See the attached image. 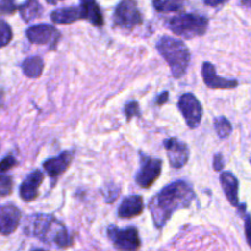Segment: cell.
I'll return each mask as SVG.
<instances>
[{
  "mask_svg": "<svg viewBox=\"0 0 251 251\" xmlns=\"http://www.w3.org/2000/svg\"><path fill=\"white\" fill-rule=\"evenodd\" d=\"M180 1H181V0H180Z\"/></svg>",
  "mask_w": 251,
  "mask_h": 251,
  "instance_id": "cell-36",
  "label": "cell"
},
{
  "mask_svg": "<svg viewBox=\"0 0 251 251\" xmlns=\"http://www.w3.org/2000/svg\"><path fill=\"white\" fill-rule=\"evenodd\" d=\"M113 22L117 27L131 29L142 24V15L135 0H122L115 7Z\"/></svg>",
  "mask_w": 251,
  "mask_h": 251,
  "instance_id": "cell-5",
  "label": "cell"
},
{
  "mask_svg": "<svg viewBox=\"0 0 251 251\" xmlns=\"http://www.w3.org/2000/svg\"><path fill=\"white\" fill-rule=\"evenodd\" d=\"M163 146L166 149L169 163L173 168L179 169L188 163L190 151L185 142L180 141L176 137H171V139L164 140Z\"/></svg>",
  "mask_w": 251,
  "mask_h": 251,
  "instance_id": "cell-10",
  "label": "cell"
},
{
  "mask_svg": "<svg viewBox=\"0 0 251 251\" xmlns=\"http://www.w3.org/2000/svg\"><path fill=\"white\" fill-rule=\"evenodd\" d=\"M203 1H205V4L207 5V6L216 7L220 6V5H223L226 1H228V0H203Z\"/></svg>",
  "mask_w": 251,
  "mask_h": 251,
  "instance_id": "cell-30",
  "label": "cell"
},
{
  "mask_svg": "<svg viewBox=\"0 0 251 251\" xmlns=\"http://www.w3.org/2000/svg\"><path fill=\"white\" fill-rule=\"evenodd\" d=\"M168 96H169V93L167 92H163V93H161V95L158 96V98H157V104H163V103H166L167 100H168Z\"/></svg>",
  "mask_w": 251,
  "mask_h": 251,
  "instance_id": "cell-31",
  "label": "cell"
},
{
  "mask_svg": "<svg viewBox=\"0 0 251 251\" xmlns=\"http://www.w3.org/2000/svg\"><path fill=\"white\" fill-rule=\"evenodd\" d=\"M202 76L203 82L210 88H235L238 86L237 80H228V78H222L216 73L215 66L211 63L206 61L202 65Z\"/></svg>",
  "mask_w": 251,
  "mask_h": 251,
  "instance_id": "cell-14",
  "label": "cell"
},
{
  "mask_svg": "<svg viewBox=\"0 0 251 251\" xmlns=\"http://www.w3.org/2000/svg\"><path fill=\"white\" fill-rule=\"evenodd\" d=\"M24 230L27 235H31L61 249H65L73 244V239L65 226L51 215H44V213L31 215L25 222Z\"/></svg>",
  "mask_w": 251,
  "mask_h": 251,
  "instance_id": "cell-2",
  "label": "cell"
},
{
  "mask_svg": "<svg viewBox=\"0 0 251 251\" xmlns=\"http://www.w3.org/2000/svg\"><path fill=\"white\" fill-rule=\"evenodd\" d=\"M140 161H141V167L137 172L135 181L140 188L147 189L161 176L162 161L158 158H151L145 154L140 156Z\"/></svg>",
  "mask_w": 251,
  "mask_h": 251,
  "instance_id": "cell-8",
  "label": "cell"
},
{
  "mask_svg": "<svg viewBox=\"0 0 251 251\" xmlns=\"http://www.w3.org/2000/svg\"><path fill=\"white\" fill-rule=\"evenodd\" d=\"M12 191V179L9 176H0V196L10 195Z\"/></svg>",
  "mask_w": 251,
  "mask_h": 251,
  "instance_id": "cell-24",
  "label": "cell"
},
{
  "mask_svg": "<svg viewBox=\"0 0 251 251\" xmlns=\"http://www.w3.org/2000/svg\"><path fill=\"white\" fill-rule=\"evenodd\" d=\"M80 10L82 20H87L93 26L102 27L104 24L102 11L96 0H80Z\"/></svg>",
  "mask_w": 251,
  "mask_h": 251,
  "instance_id": "cell-15",
  "label": "cell"
},
{
  "mask_svg": "<svg viewBox=\"0 0 251 251\" xmlns=\"http://www.w3.org/2000/svg\"><path fill=\"white\" fill-rule=\"evenodd\" d=\"M44 176L41 171H33L20 185V196L26 202H31L38 196L39 185L43 181Z\"/></svg>",
  "mask_w": 251,
  "mask_h": 251,
  "instance_id": "cell-13",
  "label": "cell"
},
{
  "mask_svg": "<svg viewBox=\"0 0 251 251\" xmlns=\"http://www.w3.org/2000/svg\"><path fill=\"white\" fill-rule=\"evenodd\" d=\"M166 25L174 34L190 39L206 33L208 20L198 14H180L171 17Z\"/></svg>",
  "mask_w": 251,
  "mask_h": 251,
  "instance_id": "cell-4",
  "label": "cell"
},
{
  "mask_svg": "<svg viewBox=\"0 0 251 251\" xmlns=\"http://www.w3.org/2000/svg\"><path fill=\"white\" fill-rule=\"evenodd\" d=\"M144 211V200L140 195L127 196L120 203L118 215L120 218H131L141 215Z\"/></svg>",
  "mask_w": 251,
  "mask_h": 251,
  "instance_id": "cell-16",
  "label": "cell"
},
{
  "mask_svg": "<svg viewBox=\"0 0 251 251\" xmlns=\"http://www.w3.org/2000/svg\"><path fill=\"white\" fill-rule=\"evenodd\" d=\"M44 68V61L43 59L39 58V56H31V58H27L26 60L22 61L21 69L22 73L27 76V77L36 78L39 77L43 73Z\"/></svg>",
  "mask_w": 251,
  "mask_h": 251,
  "instance_id": "cell-20",
  "label": "cell"
},
{
  "mask_svg": "<svg viewBox=\"0 0 251 251\" xmlns=\"http://www.w3.org/2000/svg\"><path fill=\"white\" fill-rule=\"evenodd\" d=\"M213 166H215V169L217 172L222 171L223 167H225V161H223V156L221 153H217L213 158Z\"/></svg>",
  "mask_w": 251,
  "mask_h": 251,
  "instance_id": "cell-29",
  "label": "cell"
},
{
  "mask_svg": "<svg viewBox=\"0 0 251 251\" xmlns=\"http://www.w3.org/2000/svg\"><path fill=\"white\" fill-rule=\"evenodd\" d=\"M21 221V212L16 206L0 205V234L9 235L16 230Z\"/></svg>",
  "mask_w": 251,
  "mask_h": 251,
  "instance_id": "cell-11",
  "label": "cell"
},
{
  "mask_svg": "<svg viewBox=\"0 0 251 251\" xmlns=\"http://www.w3.org/2000/svg\"><path fill=\"white\" fill-rule=\"evenodd\" d=\"M158 53L171 68L174 77L179 78L185 75L190 64V50L183 41L169 36H163L156 44Z\"/></svg>",
  "mask_w": 251,
  "mask_h": 251,
  "instance_id": "cell-3",
  "label": "cell"
},
{
  "mask_svg": "<svg viewBox=\"0 0 251 251\" xmlns=\"http://www.w3.org/2000/svg\"><path fill=\"white\" fill-rule=\"evenodd\" d=\"M107 234L115 249L119 251H137L141 245L139 232L134 227L120 229L115 226H109Z\"/></svg>",
  "mask_w": 251,
  "mask_h": 251,
  "instance_id": "cell-6",
  "label": "cell"
},
{
  "mask_svg": "<svg viewBox=\"0 0 251 251\" xmlns=\"http://www.w3.org/2000/svg\"><path fill=\"white\" fill-rule=\"evenodd\" d=\"M152 5L158 12H176L184 7L180 0H152Z\"/></svg>",
  "mask_w": 251,
  "mask_h": 251,
  "instance_id": "cell-21",
  "label": "cell"
},
{
  "mask_svg": "<svg viewBox=\"0 0 251 251\" xmlns=\"http://www.w3.org/2000/svg\"><path fill=\"white\" fill-rule=\"evenodd\" d=\"M71 161H73V152L65 151L59 154L58 157L47 159L43 163V168L46 169L47 174L53 180H56L69 168Z\"/></svg>",
  "mask_w": 251,
  "mask_h": 251,
  "instance_id": "cell-12",
  "label": "cell"
},
{
  "mask_svg": "<svg viewBox=\"0 0 251 251\" xmlns=\"http://www.w3.org/2000/svg\"><path fill=\"white\" fill-rule=\"evenodd\" d=\"M249 226H250V216L247 215V217H245V235H247L248 242H249Z\"/></svg>",
  "mask_w": 251,
  "mask_h": 251,
  "instance_id": "cell-32",
  "label": "cell"
},
{
  "mask_svg": "<svg viewBox=\"0 0 251 251\" xmlns=\"http://www.w3.org/2000/svg\"><path fill=\"white\" fill-rule=\"evenodd\" d=\"M17 9L25 22H31L32 20L38 19L43 12V7L39 4L38 0H26Z\"/></svg>",
  "mask_w": 251,
  "mask_h": 251,
  "instance_id": "cell-19",
  "label": "cell"
},
{
  "mask_svg": "<svg viewBox=\"0 0 251 251\" xmlns=\"http://www.w3.org/2000/svg\"><path fill=\"white\" fill-rule=\"evenodd\" d=\"M215 129L221 139H227L232 132V124L225 117H218L215 119Z\"/></svg>",
  "mask_w": 251,
  "mask_h": 251,
  "instance_id": "cell-22",
  "label": "cell"
},
{
  "mask_svg": "<svg viewBox=\"0 0 251 251\" xmlns=\"http://www.w3.org/2000/svg\"><path fill=\"white\" fill-rule=\"evenodd\" d=\"M50 19L54 24L59 25H70L77 20H82L81 10L78 6H68L56 9L51 11Z\"/></svg>",
  "mask_w": 251,
  "mask_h": 251,
  "instance_id": "cell-18",
  "label": "cell"
},
{
  "mask_svg": "<svg viewBox=\"0 0 251 251\" xmlns=\"http://www.w3.org/2000/svg\"><path fill=\"white\" fill-rule=\"evenodd\" d=\"M220 181L228 201L232 203V206L238 207L239 206V199H238L239 183H238V179L230 172H223L220 176Z\"/></svg>",
  "mask_w": 251,
  "mask_h": 251,
  "instance_id": "cell-17",
  "label": "cell"
},
{
  "mask_svg": "<svg viewBox=\"0 0 251 251\" xmlns=\"http://www.w3.org/2000/svg\"><path fill=\"white\" fill-rule=\"evenodd\" d=\"M125 114H126L127 120L131 119L132 117H137L140 115V108L137 102H130L125 105Z\"/></svg>",
  "mask_w": 251,
  "mask_h": 251,
  "instance_id": "cell-27",
  "label": "cell"
},
{
  "mask_svg": "<svg viewBox=\"0 0 251 251\" xmlns=\"http://www.w3.org/2000/svg\"><path fill=\"white\" fill-rule=\"evenodd\" d=\"M16 164H17V161L14 156H6L4 159L0 161V173H4V172L10 171V169L14 168Z\"/></svg>",
  "mask_w": 251,
  "mask_h": 251,
  "instance_id": "cell-26",
  "label": "cell"
},
{
  "mask_svg": "<svg viewBox=\"0 0 251 251\" xmlns=\"http://www.w3.org/2000/svg\"><path fill=\"white\" fill-rule=\"evenodd\" d=\"M103 194H104V199L107 202H113L119 196V188L117 185H107L103 190Z\"/></svg>",
  "mask_w": 251,
  "mask_h": 251,
  "instance_id": "cell-25",
  "label": "cell"
},
{
  "mask_svg": "<svg viewBox=\"0 0 251 251\" xmlns=\"http://www.w3.org/2000/svg\"><path fill=\"white\" fill-rule=\"evenodd\" d=\"M31 251H47V250H44V249H39V248H37V249H32Z\"/></svg>",
  "mask_w": 251,
  "mask_h": 251,
  "instance_id": "cell-35",
  "label": "cell"
},
{
  "mask_svg": "<svg viewBox=\"0 0 251 251\" xmlns=\"http://www.w3.org/2000/svg\"><path fill=\"white\" fill-rule=\"evenodd\" d=\"M26 36L31 43L39 44V46L49 44L51 48H54L56 42L60 38V32L51 25L39 24L29 27L26 31Z\"/></svg>",
  "mask_w": 251,
  "mask_h": 251,
  "instance_id": "cell-9",
  "label": "cell"
},
{
  "mask_svg": "<svg viewBox=\"0 0 251 251\" xmlns=\"http://www.w3.org/2000/svg\"><path fill=\"white\" fill-rule=\"evenodd\" d=\"M242 4L245 5V6H249V5H250V0H242Z\"/></svg>",
  "mask_w": 251,
  "mask_h": 251,
  "instance_id": "cell-34",
  "label": "cell"
},
{
  "mask_svg": "<svg viewBox=\"0 0 251 251\" xmlns=\"http://www.w3.org/2000/svg\"><path fill=\"white\" fill-rule=\"evenodd\" d=\"M194 199L195 191L186 181H174L162 189L149 206L156 228H163L176 211L189 207Z\"/></svg>",
  "mask_w": 251,
  "mask_h": 251,
  "instance_id": "cell-1",
  "label": "cell"
},
{
  "mask_svg": "<svg viewBox=\"0 0 251 251\" xmlns=\"http://www.w3.org/2000/svg\"><path fill=\"white\" fill-rule=\"evenodd\" d=\"M16 10V6L14 5L12 0H4L0 4V12L2 14H12Z\"/></svg>",
  "mask_w": 251,
  "mask_h": 251,
  "instance_id": "cell-28",
  "label": "cell"
},
{
  "mask_svg": "<svg viewBox=\"0 0 251 251\" xmlns=\"http://www.w3.org/2000/svg\"><path fill=\"white\" fill-rule=\"evenodd\" d=\"M47 2H48L49 5H55V4H58L59 1H63V0H46Z\"/></svg>",
  "mask_w": 251,
  "mask_h": 251,
  "instance_id": "cell-33",
  "label": "cell"
},
{
  "mask_svg": "<svg viewBox=\"0 0 251 251\" xmlns=\"http://www.w3.org/2000/svg\"><path fill=\"white\" fill-rule=\"evenodd\" d=\"M12 39L11 27L6 21L0 19V48L7 46Z\"/></svg>",
  "mask_w": 251,
  "mask_h": 251,
  "instance_id": "cell-23",
  "label": "cell"
},
{
  "mask_svg": "<svg viewBox=\"0 0 251 251\" xmlns=\"http://www.w3.org/2000/svg\"><path fill=\"white\" fill-rule=\"evenodd\" d=\"M178 107L188 126L196 129L202 119V105L200 100L193 93H184L179 98Z\"/></svg>",
  "mask_w": 251,
  "mask_h": 251,
  "instance_id": "cell-7",
  "label": "cell"
}]
</instances>
